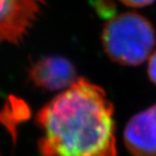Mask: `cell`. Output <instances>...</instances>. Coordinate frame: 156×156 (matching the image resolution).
I'll list each match as a JSON object with an SVG mask.
<instances>
[{
    "label": "cell",
    "mask_w": 156,
    "mask_h": 156,
    "mask_svg": "<svg viewBox=\"0 0 156 156\" xmlns=\"http://www.w3.org/2000/svg\"><path fill=\"white\" fill-rule=\"evenodd\" d=\"M45 0H0V44H20L38 20Z\"/></svg>",
    "instance_id": "cell-3"
},
{
    "label": "cell",
    "mask_w": 156,
    "mask_h": 156,
    "mask_svg": "<svg viewBox=\"0 0 156 156\" xmlns=\"http://www.w3.org/2000/svg\"><path fill=\"white\" fill-rule=\"evenodd\" d=\"M29 76L37 87L48 91L65 90L77 80L74 65L60 56L41 58L30 67Z\"/></svg>",
    "instance_id": "cell-4"
},
{
    "label": "cell",
    "mask_w": 156,
    "mask_h": 156,
    "mask_svg": "<svg viewBox=\"0 0 156 156\" xmlns=\"http://www.w3.org/2000/svg\"><path fill=\"white\" fill-rule=\"evenodd\" d=\"M92 5L99 16L114 17L116 6L113 0H93Z\"/></svg>",
    "instance_id": "cell-7"
},
{
    "label": "cell",
    "mask_w": 156,
    "mask_h": 156,
    "mask_svg": "<svg viewBox=\"0 0 156 156\" xmlns=\"http://www.w3.org/2000/svg\"><path fill=\"white\" fill-rule=\"evenodd\" d=\"M147 72L150 80L156 85V51L149 58Z\"/></svg>",
    "instance_id": "cell-8"
},
{
    "label": "cell",
    "mask_w": 156,
    "mask_h": 156,
    "mask_svg": "<svg viewBox=\"0 0 156 156\" xmlns=\"http://www.w3.org/2000/svg\"><path fill=\"white\" fill-rule=\"evenodd\" d=\"M124 143L133 156H156V105L128 122Z\"/></svg>",
    "instance_id": "cell-5"
},
{
    "label": "cell",
    "mask_w": 156,
    "mask_h": 156,
    "mask_svg": "<svg viewBox=\"0 0 156 156\" xmlns=\"http://www.w3.org/2000/svg\"><path fill=\"white\" fill-rule=\"evenodd\" d=\"M42 156H117L114 105L102 87L77 78L38 112Z\"/></svg>",
    "instance_id": "cell-1"
},
{
    "label": "cell",
    "mask_w": 156,
    "mask_h": 156,
    "mask_svg": "<svg viewBox=\"0 0 156 156\" xmlns=\"http://www.w3.org/2000/svg\"><path fill=\"white\" fill-rule=\"evenodd\" d=\"M120 1L131 7H144V6L152 4L155 0H120Z\"/></svg>",
    "instance_id": "cell-9"
},
{
    "label": "cell",
    "mask_w": 156,
    "mask_h": 156,
    "mask_svg": "<svg viewBox=\"0 0 156 156\" xmlns=\"http://www.w3.org/2000/svg\"><path fill=\"white\" fill-rule=\"evenodd\" d=\"M30 108L23 99L9 96L6 104L0 110V124L6 128L15 143L17 138V126L30 119Z\"/></svg>",
    "instance_id": "cell-6"
},
{
    "label": "cell",
    "mask_w": 156,
    "mask_h": 156,
    "mask_svg": "<svg viewBox=\"0 0 156 156\" xmlns=\"http://www.w3.org/2000/svg\"><path fill=\"white\" fill-rule=\"evenodd\" d=\"M105 55L125 66H138L147 60L156 43L155 30L147 18L136 12L112 17L101 34Z\"/></svg>",
    "instance_id": "cell-2"
}]
</instances>
